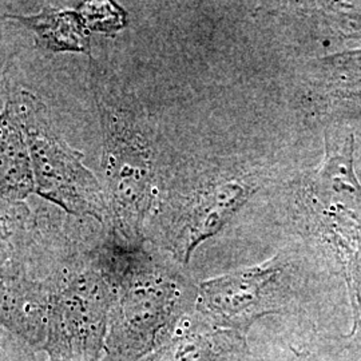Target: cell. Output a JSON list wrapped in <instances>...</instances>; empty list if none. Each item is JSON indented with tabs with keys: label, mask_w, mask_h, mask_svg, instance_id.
I'll list each match as a JSON object with an SVG mask.
<instances>
[{
	"label": "cell",
	"mask_w": 361,
	"mask_h": 361,
	"mask_svg": "<svg viewBox=\"0 0 361 361\" xmlns=\"http://www.w3.org/2000/svg\"><path fill=\"white\" fill-rule=\"evenodd\" d=\"M180 262L159 252L131 250L123 261L102 361H140L195 308L197 286Z\"/></svg>",
	"instance_id": "1"
},
{
	"label": "cell",
	"mask_w": 361,
	"mask_h": 361,
	"mask_svg": "<svg viewBox=\"0 0 361 361\" xmlns=\"http://www.w3.org/2000/svg\"><path fill=\"white\" fill-rule=\"evenodd\" d=\"M94 94L104 133V180L110 209L109 240L126 250L141 249L153 197L154 157L137 104L94 74Z\"/></svg>",
	"instance_id": "2"
},
{
	"label": "cell",
	"mask_w": 361,
	"mask_h": 361,
	"mask_svg": "<svg viewBox=\"0 0 361 361\" xmlns=\"http://www.w3.org/2000/svg\"><path fill=\"white\" fill-rule=\"evenodd\" d=\"M119 261L107 244L83 247L44 277L50 289V360L102 361Z\"/></svg>",
	"instance_id": "3"
},
{
	"label": "cell",
	"mask_w": 361,
	"mask_h": 361,
	"mask_svg": "<svg viewBox=\"0 0 361 361\" xmlns=\"http://www.w3.org/2000/svg\"><path fill=\"white\" fill-rule=\"evenodd\" d=\"M26 138L35 192L73 216H89L110 226L102 188L78 153L55 128L44 104L28 91L13 101Z\"/></svg>",
	"instance_id": "4"
},
{
	"label": "cell",
	"mask_w": 361,
	"mask_h": 361,
	"mask_svg": "<svg viewBox=\"0 0 361 361\" xmlns=\"http://www.w3.org/2000/svg\"><path fill=\"white\" fill-rule=\"evenodd\" d=\"M353 138L326 140V154L312 180L314 229L340 264L348 286L352 331L361 334V186L353 171Z\"/></svg>",
	"instance_id": "5"
},
{
	"label": "cell",
	"mask_w": 361,
	"mask_h": 361,
	"mask_svg": "<svg viewBox=\"0 0 361 361\" xmlns=\"http://www.w3.org/2000/svg\"><path fill=\"white\" fill-rule=\"evenodd\" d=\"M297 281L296 267L277 255L200 283L195 308L214 325L244 337L269 316L307 322Z\"/></svg>",
	"instance_id": "6"
},
{
	"label": "cell",
	"mask_w": 361,
	"mask_h": 361,
	"mask_svg": "<svg viewBox=\"0 0 361 361\" xmlns=\"http://www.w3.org/2000/svg\"><path fill=\"white\" fill-rule=\"evenodd\" d=\"M252 188L241 180H219L195 195L188 210L165 232L161 247L180 265H188L194 250L232 219L244 205Z\"/></svg>",
	"instance_id": "7"
},
{
	"label": "cell",
	"mask_w": 361,
	"mask_h": 361,
	"mask_svg": "<svg viewBox=\"0 0 361 361\" xmlns=\"http://www.w3.org/2000/svg\"><path fill=\"white\" fill-rule=\"evenodd\" d=\"M247 347V337L219 328L194 308L140 361H241Z\"/></svg>",
	"instance_id": "8"
},
{
	"label": "cell",
	"mask_w": 361,
	"mask_h": 361,
	"mask_svg": "<svg viewBox=\"0 0 361 361\" xmlns=\"http://www.w3.org/2000/svg\"><path fill=\"white\" fill-rule=\"evenodd\" d=\"M66 249V244L40 241L20 222V216L0 209V283L49 276Z\"/></svg>",
	"instance_id": "9"
},
{
	"label": "cell",
	"mask_w": 361,
	"mask_h": 361,
	"mask_svg": "<svg viewBox=\"0 0 361 361\" xmlns=\"http://www.w3.org/2000/svg\"><path fill=\"white\" fill-rule=\"evenodd\" d=\"M34 190L31 158L15 104H0V197L19 202Z\"/></svg>",
	"instance_id": "10"
},
{
	"label": "cell",
	"mask_w": 361,
	"mask_h": 361,
	"mask_svg": "<svg viewBox=\"0 0 361 361\" xmlns=\"http://www.w3.org/2000/svg\"><path fill=\"white\" fill-rule=\"evenodd\" d=\"M247 335V352L241 361H310L308 323L281 317L280 323L259 322Z\"/></svg>",
	"instance_id": "11"
},
{
	"label": "cell",
	"mask_w": 361,
	"mask_h": 361,
	"mask_svg": "<svg viewBox=\"0 0 361 361\" xmlns=\"http://www.w3.org/2000/svg\"><path fill=\"white\" fill-rule=\"evenodd\" d=\"M15 18L34 31L43 47L54 51L89 50V34L82 13L46 8L37 15Z\"/></svg>",
	"instance_id": "12"
},
{
	"label": "cell",
	"mask_w": 361,
	"mask_h": 361,
	"mask_svg": "<svg viewBox=\"0 0 361 361\" xmlns=\"http://www.w3.org/2000/svg\"><path fill=\"white\" fill-rule=\"evenodd\" d=\"M325 79L340 89L361 87V51L336 55L325 61Z\"/></svg>",
	"instance_id": "13"
},
{
	"label": "cell",
	"mask_w": 361,
	"mask_h": 361,
	"mask_svg": "<svg viewBox=\"0 0 361 361\" xmlns=\"http://www.w3.org/2000/svg\"><path fill=\"white\" fill-rule=\"evenodd\" d=\"M0 361H47V356L0 323Z\"/></svg>",
	"instance_id": "14"
},
{
	"label": "cell",
	"mask_w": 361,
	"mask_h": 361,
	"mask_svg": "<svg viewBox=\"0 0 361 361\" xmlns=\"http://www.w3.org/2000/svg\"><path fill=\"white\" fill-rule=\"evenodd\" d=\"M47 361H67V360H50V359H47Z\"/></svg>",
	"instance_id": "15"
}]
</instances>
